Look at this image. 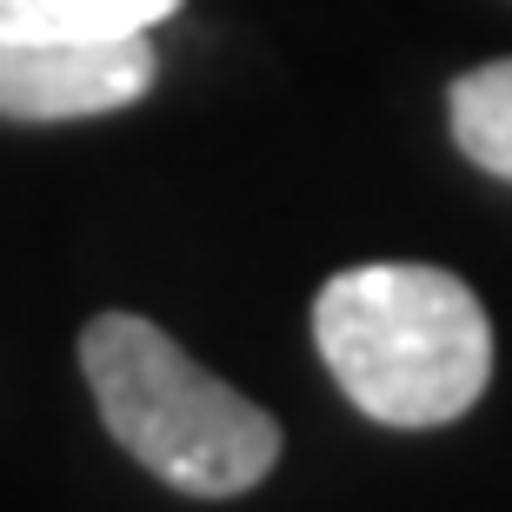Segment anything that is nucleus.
<instances>
[{
    "label": "nucleus",
    "instance_id": "f257e3e1",
    "mask_svg": "<svg viewBox=\"0 0 512 512\" xmlns=\"http://www.w3.org/2000/svg\"><path fill=\"white\" fill-rule=\"evenodd\" d=\"M313 340L380 426H446L493 380V326L459 273L413 260L346 266L313 300Z\"/></svg>",
    "mask_w": 512,
    "mask_h": 512
},
{
    "label": "nucleus",
    "instance_id": "f03ea898",
    "mask_svg": "<svg viewBox=\"0 0 512 512\" xmlns=\"http://www.w3.org/2000/svg\"><path fill=\"white\" fill-rule=\"evenodd\" d=\"M80 373L100 399L107 433L153 479L193 499H233L280 459V426L247 393L213 380L187 346L140 313H100L80 333Z\"/></svg>",
    "mask_w": 512,
    "mask_h": 512
},
{
    "label": "nucleus",
    "instance_id": "7ed1b4c3",
    "mask_svg": "<svg viewBox=\"0 0 512 512\" xmlns=\"http://www.w3.org/2000/svg\"><path fill=\"white\" fill-rule=\"evenodd\" d=\"M160 54L127 40H0V120H94L153 87Z\"/></svg>",
    "mask_w": 512,
    "mask_h": 512
},
{
    "label": "nucleus",
    "instance_id": "20e7f679",
    "mask_svg": "<svg viewBox=\"0 0 512 512\" xmlns=\"http://www.w3.org/2000/svg\"><path fill=\"white\" fill-rule=\"evenodd\" d=\"M187 0H0V40H127Z\"/></svg>",
    "mask_w": 512,
    "mask_h": 512
},
{
    "label": "nucleus",
    "instance_id": "39448f33",
    "mask_svg": "<svg viewBox=\"0 0 512 512\" xmlns=\"http://www.w3.org/2000/svg\"><path fill=\"white\" fill-rule=\"evenodd\" d=\"M446 114H453L459 153L493 180H512V60H486L473 74H459Z\"/></svg>",
    "mask_w": 512,
    "mask_h": 512
}]
</instances>
